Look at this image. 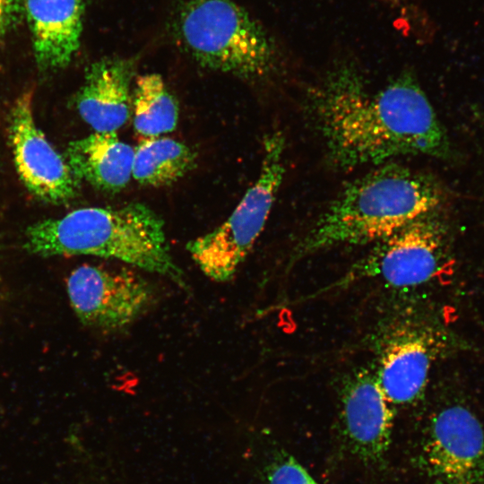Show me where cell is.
Listing matches in <instances>:
<instances>
[{
	"label": "cell",
	"mask_w": 484,
	"mask_h": 484,
	"mask_svg": "<svg viewBox=\"0 0 484 484\" xmlns=\"http://www.w3.org/2000/svg\"><path fill=\"white\" fill-rule=\"evenodd\" d=\"M309 108L330 160L341 169L451 154L447 134L410 72L373 90L357 68L338 65L312 91Z\"/></svg>",
	"instance_id": "6da1fadb"
},
{
	"label": "cell",
	"mask_w": 484,
	"mask_h": 484,
	"mask_svg": "<svg viewBox=\"0 0 484 484\" xmlns=\"http://www.w3.org/2000/svg\"><path fill=\"white\" fill-rule=\"evenodd\" d=\"M24 247L43 257L116 259L187 287L171 255L162 219L141 203L82 208L59 219L39 221L27 229Z\"/></svg>",
	"instance_id": "7a4b0ae2"
},
{
	"label": "cell",
	"mask_w": 484,
	"mask_h": 484,
	"mask_svg": "<svg viewBox=\"0 0 484 484\" xmlns=\"http://www.w3.org/2000/svg\"><path fill=\"white\" fill-rule=\"evenodd\" d=\"M442 201L428 175L389 162L349 183L298 247L301 256L338 245L376 243L433 212Z\"/></svg>",
	"instance_id": "3957f363"
},
{
	"label": "cell",
	"mask_w": 484,
	"mask_h": 484,
	"mask_svg": "<svg viewBox=\"0 0 484 484\" xmlns=\"http://www.w3.org/2000/svg\"><path fill=\"white\" fill-rule=\"evenodd\" d=\"M169 30L177 44L209 69L258 79L275 66L272 35L233 0H183Z\"/></svg>",
	"instance_id": "277c9868"
},
{
	"label": "cell",
	"mask_w": 484,
	"mask_h": 484,
	"mask_svg": "<svg viewBox=\"0 0 484 484\" xmlns=\"http://www.w3.org/2000/svg\"><path fill=\"white\" fill-rule=\"evenodd\" d=\"M284 146L281 133L265 138L259 176L231 215L187 244L191 257L211 280H231L263 231L283 179Z\"/></svg>",
	"instance_id": "5b68a950"
},
{
	"label": "cell",
	"mask_w": 484,
	"mask_h": 484,
	"mask_svg": "<svg viewBox=\"0 0 484 484\" xmlns=\"http://www.w3.org/2000/svg\"><path fill=\"white\" fill-rule=\"evenodd\" d=\"M415 459L428 484H484V420L460 401L439 406L421 428Z\"/></svg>",
	"instance_id": "8992f818"
},
{
	"label": "cell",
	"mask_w": 484,
	"mask_h": 484,
	"mask_svg": "<svg viewBox=\"0 0 484 484\" xmlns=\"http://www.w3.org/2000/svg\"><path fill=\"white\" fill-rule=\"evenodd\" d=\"M443 255V226L430 212L376 242L341 283L376 279L396 288L418 286L436 275Z\"/></svg>",
	"instance_id": "52a82bcc"
},
{
	"label": "cell",
	"mask_w": 484,
	"mask_h": 484,
	"mask_svg": "<svg viewBox=\"0 0 484 484\" xmlns=\"http://www.w3.org/2000/svg\"><path fill=\"white\" fill-rule=\"evenodd\" d=\"M67 294L83 324L108 332L131 324L153 300L150 283L135 272L86 264L69 275Z\"/></svg>",
	"instance_id": "ba28073f"
},
{
	"label": "cell",
	"mask_w": 484,
	"mask_h": 484,
	"mask_svg": "<svg viewBox=\"0 0 484 484\" xmlns=\"http://www.w3.org/2000/svg\"><path fill=\"white\" fill-rule=\"evenodd\" d=\"M433 331L409 318H398L377 340V381L391 404L409 405L420 398L437 354Z\"/></svg>",
	"instance_id": "9c48e42d"
},
{
	"label": "cell",
	"mask_w": 484,
	"mask_h": 484,
	"mask_svg": "<svg viewBox=\"0 0 484 484\" xmlns=\"http://www.w3.org/2000/svg\"><path fill=\"white\" fill-rule=\"evenodd\" d=\"M9 132L15 166L27 188L48 203H60L73 198L77 177L36 125L30 93L16 100Z\"/></svg>",
	"instance_id": "30bf717a"
},
{
	"label": "cell",
	"mask_w": 484,
	"mask_h": 484,
	"mask_svg": "<svg viewBox=\"0 0 484 484\" xmlns=\"http://www.w3.org/2000/svg\"><path fill=\"white\" fill-rule=\"evenodd\" d=\"M340 421L350 452L366 464L385 460L392 440L393 412L376 376L360 369L341 392Z\"/></svg>",
	"instance_id": "8fae6325"
},
{
	"label": "cell",
	"mask_w": 484,
	"mask_h": 484,
	"mask_svg": "<svg viewBox=\"0 0 484 484\" xmlns=\"http://www.w3.org/2000/svg\"><path fill=\"white\" fill-rule=\"evenodd\" d=\"M134 64L131 58L108 56L94 62L87 70L76 107L95 132H116L128 120Z\"/></svg>",
	"instance_id": "7c38bea8"
},
{
	"label": "cell",
	"mask_w": 484,
	"mask_h": 484,
	"mask_svg": "<svg viewBox=\"0 0 484 484\" xmlns=\"http://www.w3.org/2000/svg\"><path fill=\"white\" fill-rule=\"evenodd\" d=\"M38 65L66 66L80 47L84 0H24Z\"/></svg>",
	"instance_id": "4fadbf2b"
},
{
	"label": "cell",
	"mask_w": 484,
	"mask_h": 484,
	"mask_svg": "<svg viewBox=\"0 0 484 484\" xmlns=\"http://www.w3.org/2000/svg\"><path fill=\"white\" fill-rule=\"evenodd\" d=\"M134 149L116 132H95L72 142L68 164L77 178L110 193L122 190L132 177Z\"/></svg>",
	"instance_id": "5bb4252c"
},
{
	"label": "cell",
	"mask_w": 484,
	"mask_h": 484,
	"mask_svg": "<svg viewBox=\"0 0 484 484\" xmlns=\"http://www.w3.org/2000/svg\"><path fill=\"white\" fill-rule=\"evenodd\" d=\"M195 157V153L180 142L151 137L134 150L132 177L143 186H167L192 169Z\"/></svg>",
	"instance_id": "9a60e30c"
},
{
	"label": "cell",
	"mask_w": 484,
	"mask_h": 484,
	"mask_svg": "<svg viewBox=\"0 0 484 484\" xmlns=\"http://www.w3.org/2000/svg\"><path fill=\"white\" fill-rule=\"evenodd\" d=\"M134 95V125L146 137L173 131L178 119V108L161 76L148 73L136 80Z\"/></svg>",
	"instance_id": "2e32d148"
},
{
	"label": "cell",
	"mask_w": 484,
	"mask_h": 484,
	"mask_svg": "<svg viewBox=\"0 0 484 484\" xmlns=\"http://www.w3.org/2000/svg\"><path fill=\"white\" fill-rule=\"evenodd\" d=\"M268 484H319L292 456H282L267 468Z\"/></svg>",
	"instance_id": "e0dca14e"
},
{
	"label": "cell",
	"mask_w": 484,
	"mask_h": 484,
	"mask_svg": "<svg viewBox=\"0 0 484 484\" xmlns=\"http://www.w3.org/2000/svg\"><path fill=\"white\" fill-rule=\"evenodd\" d=\"M24 0H0V39L19 18Z\"/></svg>",
	"instance_id": "ac0fdd59"
}]
</instances>
